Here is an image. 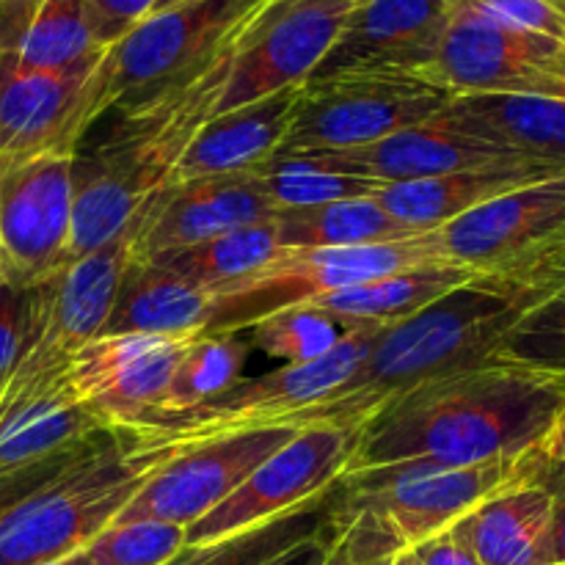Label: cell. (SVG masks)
Masks as SVG:
<instances>
[{"label": "cell", "instance_id": "d4e9b609", "mask_svg": "<svg viewBox=\"0 0 565 565\" xmlns=\"http://www.w3.org/2000/svg\"><path fill=\"white\" fill-rule=\"evenodd\" d=\"M441 114L505 152L565 171V103L522 94H452Z\"/></svg>", "mask_w": 565, "mask_h": 565}, {"label": "cell", "instance_id": "30bf717a", "mask_svg": "<svg viewBox=\"0 0 565 565\" xmlns=\"http://www.w3.org/2000/svg\"><path fill=\"white\" fill-rule=\"evenodd\" d=\"M436 237L447 263L472 276H522L565 257V171L480 204Z\"/></svg>", "mask_w": 565, "mask_h": 565}, {"label": "cell", "instance_id": "8d00e7d4", "mask_svg": "<svg viewBox=\"0 0 565 565\" xmlns=\"http://www.w3.org/2000/svg\"><path fill=\"white\" fill-rule=\"evenodd\" d=\"M323 565H417V557L384 519L370 511H351L331 524Z\"/></svg>", "mask_w": 565, "mask_h": 565}, {"label": "cell", "instance_id": "2e32d148", "mask_svg": "<svg viewBox=\"0 0 565 565\" xmlns=\"http://www.w3.org/2000/svg\"><path fill=\"white\" fill-rule=\"evenodd\" d=\"M199 337L103 334L70 356L72 392L105 430H132L154 417L177 364Z\"/></svg>", "mask_w": 565, "mask_h": 565}, {"label": "cell", "instance_id": "ffe728a7", "mask_svg": "<svg viewBox=\"0 0 565 565\" xmlns=\"http://www.w3.org/2000/svg\"><path fill=\"white\" fill-rule=\"evenodd\" d=\"M315 166L342 171V174L364 177L379 185H401V182L430 180V177L452 174V171L483 169L497 163H522L524 158L505 152L483 138L469 136L458 125H452L445 114H436L434 119L423 125L406 127L381 141L362 149H348V152L331 154H309ZM535 163V160H530Z\"/></svg>", "mask_w": 565, "mask_h": 565}, {"label": "cell", "instance_id": "ab89813d", "mask_svg": "<svg viewBox=\"0 0 565 565\" xmlns=\"http://www.w3.org/2000/svg\"><path fill=\"white\" fill-rule=\"evenodd\" d=\"M94 439H97V436H94ZM86 445H88V441H86ZM86 445L75 447V450L61 452V456L47 458V461L33 463V467L20 469V472L3 475V478H0V516H6V513H9L11 508L17 505V502H22L25 497H31L33 491L42 489L44 483H50L55 475L64 472V469L70 467V463L75 461L77 456H81L83 447H86Z\"/></svg>", "mask_w": 565, "mask_h": 565}, {"label": "cell", "instance_id": "52a82bcc", "mask_svg": "<svg viewBox=\"0 0 565 565\" xmlns=\"http://www.w3.org/2000/svg\"><path fill=\"white\" fill-rule=\"evenodd\" d=\"M544 467L546 461L539 452H527L472 467L403 463L375 472L345 475L334 486L331 513L373 511L395 530L408 550H414L461 522L489 497L539 478Z\"/></svg>", "mask_w": 565, "mask_h": 565}, {"label": "cell", "instance_id": "60d3db41", "mask_svg": "<svg viewBox=\"0 0 565 565\" xmlns=\"http://www.w3.org/2000/svg\"><path fill=\"white\" fill-rule=\"evenodd\" d=\"M414 557H417V565H480L472 550L463 544V539L452 527L434 535L425 544L414 546Z\"/></svg>", "mask_w": 565, "mask_h": 565}, {"label": "cell", "instance_id": "d590c367", "mask_svg": "<svg viewBox=\"0 0 565 565\" xmlns=\"http://www.w3.org/2000/svg\"><path fill=\"white\" fill-rule=\"evenodd\" d=\"M185 546V527L166 522L108 524L83 546L88 565H163Z\"/></svg>", "mask_w": 565, "mask_h": 565}, {"label": "cell", "instance_id": "7dc6e473", "mask_svg": "<svg viewBox=\"0 0 565 565\" xmlns=\"http://www.w3.org/2000/svg\"><path fill=\"white\" fill-rule=\"evenodd\" d=\"M177 3H182V0H160V3H158V9H154V11L171 9V6H177Z\"/></svg>", "mask_w": 565, "mask_h": 565}, {"label": "cell", "instance_id": "8992f818", "mask_svg": "<svg viewBox=\"0 0 565 565\" xmlns=\"http://www.w3.org/2000/svg\"><path fill=\"white\" fill-rule=\"evenodd\" d=\"M430 263H447L436 232L359 248H281L257 274L213 296L202 337L241 334L281 309Z\"/></svg>", "mask_w": 565, "mask_h": 565}, {"label": "cell", "instance_id": "5b68a950", "mask_svg": "<svg viewBox=\"0 0 565 565\" xmlns=\"http://www.w3.org/2000/svg\"><path fill=\"white\" fill-rule=\"evenodd\" d=\"M268 3L182 0L171 9L152 11L121 42L105 50L83 94V130H92L105 114L169 97L207 72Z\"/></svg>", "mask_w": 565, "mask_h": 565}, {"label": "cell", "instance_id": "9a60e30c", "mask_svg": "<svg viewBox=\"0 0 565 565\" xmlns=\"http://www.w3.org/2000/svg\"><path fill=\"white\" fill-rule=\"evenodd\" d=\"M296 430L290 425H270L180 447L110 524L166 522L188 530L221 505L265 458L287 445Z\"/></svg>", "mask_w": 565, "mask_h": 565}, {"label": "cell", "instance_id": "f546056e", "mask_svg": "<svg viewBox=\"0 0 565 565\" xmlns=\"http://www.w3.org/2000/svg\"><path fill=\"white\" fill-rule=\"evenodd\" d=\"M279 252L281 243L276 235L274 218H270L241 226V230H232L226 235L210 237L196 246L154 254V257H149V263L182 276L213 298L235 287L237 281L257 274Z\"/></svg>", "mask_w": 565, "mask_h": 565}, {"label": "cell", "instance_id": "9c48e42d", "mask_svg": "<svg viewBox=\"0 0 565 565\" xmlns=\"http://www.w3.org/2000/svg\"><path fill=\"white\" fill-rule=\"evenodd\" d=\"M384 329H353L334 351L307 364H285L259 379H243L224 395L185 414L154 419L127 434L152 445L188 447L196 441L218 439L226 434H243L254 428L285 425L292 414L323 401L353 370L364 362L375 337Z\"/></svg>", "mask_w": 565, "mask_h": 565}, {"label": "cell", "instance_id": "836d02e7", "mask_svg": "<svg viewBox=\"0 0 565 565\" xmlns=\"http://www.w3.org/2000/svg\"><path fill=\"white\" fill-rule=\"evenodd\" d=\"M254 177L259 180L276 213L340 202V199L373 196L384 188L373 180H364V177L342 174V171H331L296 158H276L274 163H268Z\"/></svg>", "mask_w": 565, "mask_h": 565}, {"label": "cell", "instance_id": "f1b7e54d", "mask_svg": "<svg viewBox=\"0 0 565 565\" xmlns=\"http://www.w3.org/2000/svg\"><path fill=\"white\" fill-rule=\"evenodd\" d=\"M274 226L281 248H359L419 235L392 218L375 196L279 210Z\"/></svg>", "mask_w": 565, "mask_h": 565}, {"label": "cell", "instance_id": "4316f807", "mask_svg": "<svg viewBox=\"0 0 565 565\" xmlns=\"http://www.w3.org/2000/svg\"><path fill=\"white\" fill-rule=\"evenodd\" d=\"M472 279V274L450 263H430L401 270L384 279L364 281L348 290L309 301V307L331 315L348 329H390L412 315L423 312L441 296Z\"/></svg>", "mask_w": 565, "mask_h": 565}, {"label": "cell", "instance_id": "e575fe53", "mask_svg": "<svg viewBox=\"0 0 565 565\" xmlns=\"http://www.w3.org/2000/svg\"><path fill=\"white\" fill-rule=\"evenodd\" d=\"M489 362L565 375V281L516 320Z\"/></svg>", "mask_w": 565, "mask_h": 565}, {"label": "cell", "instance_id": "8fae6325", "mask_svg": "<svg viewBox=\"0 0 565 565\" xmlns=\"http://www.w3.org/2000/svg\"><path fill=\"white\" fill-rule=\"evenodd\" d=\"M348 0H270L237 36L215 114L303 86L342 31Z\"/></svg>", "mask_w": 565, "mask_h": 565}, {"label": "cell", "instance_id": "74e56055", "mask_svg": "<svg viewBox=\"0 0 565 565\" xmlns=\"http://www.w3.org/2000/svg\"><path fill=\"white\" fill-rule=\"evenodd\" d=\"M160 0H83L88 22H92L94 39L99 47H114L136 25H141Z\"/></svg>", "mask_w": 565, "mask_h": 565}, {"label": "cell", "instance_id": "f35d334b", "mask_svg": "<svg viewBox=\"0 0 565 565\" xmlns=\"http://www.w3.org/2000/svg\"><path fill=\"white\" fill-rule=\"evenodd\" d=\"M28 326V290L0 276V395L20 359Z\"/></svg>", "mask_w": 565, "mask_h": 565}, {"label": "cell", "instance_id": "3957f363", "mask_svg": "<svg viewBox=\"0 0 565 565\" xmlns=\"http://www.w3.org/2000/svg\"><path fill=\"white\" fill-rule=\"evenodd\" d=\"M230 53L169 97L132 110H114L116 121L108 132L92 147L75 149L66 263L114 241L158 193L174 185L182 152L215 114Z\"/></svg>", "mask_w": 565, "mask_h": 565}, {"label": "cell", "instance_id": "ac0fdd59", "mask_svg": "<svg viewBox=\"0 0 565 565\" xmlns=\"http://www.w3.org/2000/svg\"><path fill=\"white\" fill-rule=\"evenodd\" d=\"M452 14V0H359L348 11L334 47L312 77L356 72L425 77Z\"/></svg>", "mask_w": 565, "mask_h": 565}, {"label": "cell", "instance_id": "4dcf8cb0", "mask_svg": "<svg viewBox=\"0 0 565 565\" xmlns=\"http://www.w3.org/2000/svg\"><path fill=\"white\" fill-rule=\"evenodd\" d=\"M331 508L334 489L257 527L241 530L210 544H185L163 565H268L290 546L323 535L326 527H331Z\"/></svg>", "mask_w": 565, "mask_h": 565}, {"label": "cell", "instance_id": "7bdbcfd3", "mask_svg": "<svg viewBox=\"0 0 565 565\" xmlns=\"http://www.w3.org/2000/svg\"><path fill=\"white\" fill-rule=\"evenodd\" d=\"M326 546H329L326 533L315 535V539H307L301 541V544L290 546L287 552H281V555L274 557L268 565H323Z\"/></svg>", "mask_w": 565, "mask_h": 565}, {"label": "cell", "instance_id": "7402d4cb", "mask_svg": "<svg viewBox=\"0 0 565 565\" xmlns=\"http://www.w3.org/2000/svg\"><path fill=\"white\" fill-rule=\"evenodd\" d=\"M298 94L301 86L210 116L182 152L174 185L204 177L259 174L265 166L274 163L290 132Z\"/></svg>", "mask_w": 565, "mask_h": 565}, {"label": "cell", "instance_id": "ee69618b", "mask_svg": "<svg viewBox=\"0 0 565 565\" xmlns=\"http://www.w3.org/2000/svg\"><path fill=\"white\" fill-rule=\"evenodd\" d=\"M535 452H539L546 463L565 467V408L561 412V417L555 419V425L550 428V434L541 439L539 450Z\"/></svg>", "mask_w": 565, "mask_h": 565}, {"label": "cell", "instance_id": "4fadbf2b", "mask_svg": "<svg viewBox=\"0 0 565 565\" xmlns=\"http://www.w3.org/2000/svg\"><path fill=\"white\" fill-rule=\"evenodd\" d=\"M75 154L0 160V276L20 290L58 274L70 257Z\"/></svg>", "mask_w": 565, "mask_h": 565}, {"label": "cell", "instance_id": "44dd1931", "mask_svg": "<svg viewBox=\"0 0 565 565\" xmlns=\"http://www.w3.org/2000/svg\"><path fill=\"white\" fill-rule=\"evenodd\" d=\"M274 204L254 174L177 182L141 210L136 259L196 246L241 226L270 221Z\"/></svg>", "mask_w": 565, "mask_h": 565}, {"label": "cell", "instance_id": "f6af8a7d", "mask_svg": "<svg viewBox=\"0 0 565 565\" xmlns=\"http://www.w3.org/2000/svg\"><path fill=\"white\" fill-rule=\"evenodd\" d=\"M44 565H88V563H86V557H83V552L77 550L75 555H66V557H61V561L44 563Z\"/></svg>", "mask_w": 565, "mask_h": 565}, {"label": "cell", "instance_id": "83f0119b", "mask_svg": "<svg viewBox=\"0 0 565 565\" xmlns=\"http://www.w3.org/2000/svg\"><path fill=\"white\" fill-rule=\"evenodd\" d=\"M0 50L39 72L97 70L105 55L83 0H20Z\"/></svg>", "mask_w": 565, "mask_h": 565}, {"label": "cell", "instance_id": "d6986e66", "mask_svg": "<svg viewBox=\"0 0 565 565\" xmlns=\"http://www.w3.org/2000/svg\"><path fill=\"white\" fill-rule=\"evenodd\" d=\"M94 72H39L0 50V160L75 154L86 132L83 94Z\"/></svg>", "mask_w": 565, "mask_h": 565}, {"label": "cell", "instance_id": "6da1fadb", "mask_svg": "<svg viewBox=\"0 0 565 565\" xmlns=\"http://www.w3.org/2000/svg\"><path fill=\"white\" fill-rule=\"evenodd\" d=\"M563 408L565 375L497 362L458 370L381 406L356 430L345 475L527 456L539 450Z\"/></svg>", "mask_w": 565, "mask_h": 565}, {"label": "cell", "instance_id": "7a4b0ae2", "mask_svg": "<svg viewBox=\"0 0 565 565\" xmlns=\"http://www.w3.org/2000/svg\"><path fill=\"white\" fill-rule=\"evenodd\" d=\"M563 281L565 257L522 276H472L423 312L381 331L351 379L285 425L359 430L403 392L489 362L516 320Z\"/></svg>", "mask_w": 565, "mask_h": 565}, {"label": "cell", "instance_id": "e0dca14e", "mask_svg": "<svg viewBox=\"0 0 565 565\" xmlns=\"http://www.w3.org/2000/svg\"><path fill=\"white\" fill-rule=\"evenodd\" d=\"M141 213L110 243L28 290L25 342L70 359L88 342L99 340L114 309L121 276L136 259Z\"/></svg>", "mask_w": 565, "mask_h": 565}, {"label": "cell", "instance_id": "1f68e13d", "mask_svg": "<svg viewBox=\"0 0 565 565\" xmlns=\"http://www.w3.org/2000/svg\"><path fill=\"white\" fill-rule=\"evenodd\" d=\"M248 351H252V345L243 334H215L193 340V345L188 348L185 356L177 364L169 386H166L158 412L143 425L204 406V403L215 401L235 384H241Z\"/></svg>", "mask_w": 565, "mask_h": 565}, {"label": "cell", "instance_id": "7c38bea8", "mask_svg": "<svg viewBox=\"0 0 565 565\" xmlns=\"http://www.w3.org/2000/svg\"><path fill=\"white\" fill-rule=\"evenodd\" d=\"M425 77L450 94H522L565 103V42L456 6Z\"/></svg>", "mask_w": 565, "mask_h": 565}, {"label": "cell", "instance_id": "277c9868", "mask_svg": "<svg viewBox=\"0 0 565 565\" xmlns=\"http://www.w3.org/2000/svg\"><path fill=\"white\" fill-rule=\"evenodd\" d=\"M177 447L108 430L50 483L0 516V565H44L103 533Z\"/></svg>", "mask_w": 565, "mask_h": 565}, {"label": "cell", "instance_id": "603a6c76", "mask_svg": "<svg viewBox=\"0 0 565 565\" xmlns=\"http://www.w3.org/2000/svg\"><path fill=\"white\" fill-rule=\"evenodd\" d=\"M552 467L480 502L452 524L480 565H552Z\"/></svg>", "mask_w": 565, "mask_h": 565}, {"label": "cell", "instance_id": "cb8c5ba5", "mask_svg": "<svg viewBox=\"0 0 565 565\" xmlns=\"http://www.w3.org/2000/svg\"><path fill=\"white\" fill-rule=\"evenodd\" d=\"M555 174H563V171L522 160V163H497L483 166V169L452 171V174L430 177V180L384 185L373 196L392 218L423 235V232L441 230L450 221L472 213L475 207L513 191V188Z\"/></svg>", "mask_w": 565, "mask_h": 565}, {"label": "cell", "instance_id": "484cf974", "mask_svg": "<svg viewBox=\"0 0 565 565\" xmlns=\"http://www.w3.org/2000/svg\"><path fill=\"white\" fill-rule=\"evenodd\" d=\"M213 298L182 276L132 259L121 276L114 309L103 334L202 337Z\"/></svg>", "mask_w": 565, "mask_h": 565}, {"label": "cell", "instance_id": "c3c4849f", "mask_svg": "<svg viewBox=\"0 0 565 565\" xmlns=\"http://www.w3.org/2000/svg\"><path fill=\"white\" fill-rule=\"evenodd\" d=\"M348 3H359V0H348Z\"/></svg>", "mask_w": 565, "mask_h": 565}, {"label": "cell", "instance_id": "b9f144b4", "mask_svg": "<svg viewBox=\"0 0 565 565\" xmlns=\"http://www.w3.org/2000/svg\"><path fill=\"white\" fill-rule=\"evenodd\" d=\"M552 467L555 483V519H552V565H565V467Z\"/></svg>", "mask_w": 565, "mask_h": 565}, {"label": "cell", "instance_id": "ba28073f", "mask_svg": "<svg viewBox=\"0 0 565 565\" xmlns=\"http://www.w3.org/2000/svg\"><path fill=\"white\" fill-rule=\"evenodd\" d=\"M452 94L425 77L356 72L309 77L276 158H309L362 149L406 127L434 119Z\"/></svg>", "mask_w": 565, "mask_h": 565}, {"label": "cell", "instance_id": "5bb4252c", "mask_svg": "<svg viewBox=\"0 0 565 565\" xmlns=\"http://www.w3.org/2000/svg\"><path fill=\"white\" fill-rule=\"evenodd\" d=\"M356 430L298 428L287 445L265 458L221 505L185 530V544H210L270 522L340 483Z\"/></svg>", "mask_w": 565, "mask_h": 565}, {"label": "cell", "instance_id": "d6a6232c", "mask_svg": "<svg viewBox=\"0 0 565 565\" xmlns=\"http://www.w3.org/2000/svg\"><path fill=\"white\" fill-rule=\"evenodd\" d=\"M351 331L353 329L342 326L331 315L320 312L309 303H298V307L281 309V312L248 326L241 334L246 337L248 345L259 348L265 356L281 359L285 364H307L334 351Z\"/></svg>", "mask_w": 565, "mask_h": 565}, {"label": "cell", "instance_id": "bcb514c9", "mask_svg": "<svg viewBox=\"0 0 565 565\" xmlns=\"http://www.w3.org/2000/svg\"><path fill=\"white\" fill-rule=\"evenodd\" d=\"M541 3H546V6H550V9H555L557 14L565 17V0H541Z\"/></svg>", "mask_w": 565, "mask_h": 565}]
</instances>
